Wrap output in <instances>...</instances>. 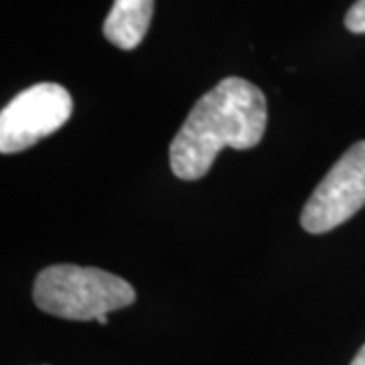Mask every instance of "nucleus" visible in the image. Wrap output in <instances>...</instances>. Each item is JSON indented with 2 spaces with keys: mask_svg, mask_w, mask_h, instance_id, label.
Returning <instances> with one entry per match:
<instances>
[{
  "mask_svg": "<svg viewBox=\"0 0 365 365\" xmlns=\"http://www.w3.org/2000/svg\"><path fill=\"white\" fill-rule=\"evenodd\" d=\"M268 124L266 96L248 79L225 78L199 98L173 138L170 169L182 181L205 177L225 146L248 150L260 143Z\"/></svg>",
  "mask_w": 365,
  "mask_h": 365,
  "instance_id": "obj_1",
  "label": "nucleus"
},
{
  "mask_svg": "<svg viewBox=\"0 0 365 365\" xmlns=\"http://www.w3.org/2000/svg\"><path fill=\"white\" fill-rule=\"evenodd\" d=\"M33 299L43 313L67 321H98L130 307L136 292L130 282L100 268L57 264L41 270Z\"/></svg>",
  "mask_w": 365,
  "mask_h": 365,
  "instance_id": "obj_2",
  "label": "nucleus"
},
{
  "mask_svg": "<svg viewBox=\"0 0 365 365\" xmlns=\"http://www.w3.org/2000/svg\"><path fill=\"white\" fill-rule=\"evenodd\" d=\"M73 112L69 91L59 83H37L21 91L0 114L2 155L21 153L57 132Z\"/></svg>",
  "mask_w": 365,
  "mask_h": 365,
  "instance_id": "obj_3",
  "label": "nucleus"
},
{
  "mask_svg": "<svg viewBox=\"0 0 365 365\" xmlns=\"http://www.w3.org/2000/svg\"><path fill=\"white\" fill-rule=\"evenodd\" d=\"M365 205V140L349 146L317 185L302 209L300 225L309 234H327Z\"/></svg>",
  "mask_w": 365,
  "mask_h": 365,
  "instance_id": "obj_4",
  "label": "nucleus"
},
{
  "mask_svg": "<svg viewBox=\"0 0 365 365\" xmlns=\"http://www.w3.org/2000/svg\"><path fill=\"white\" fill-rule=\"evenodd\" d=\"M155 13V0H114L104 21V37L130 51L143 43Z\"/></svg>",
  "mask_w": 365,
  "mask_h": 365,
  "instance_id": "obj_5",
  "label": "nucleus"
},
{
  "mask_svg": "<svg viewBox=\"0 0 365 365\" xmlns=\"http://www.w3.org/2000/svg\"><path fill=\"white\" fill-rule=\"evenodd\" d=\"M345 26L351 33H365V0H357L345 14Z\"/></svg>",
  "mask_w": 365,
  "mask_h": 365,
  "instance_id": "obj_6",
  "label": "nucleus"
},
{
  "mask_svg": "<svg viewBox=\"0 0 365 365\" xmlns=\"http://www.w3.org/2000/svg\"><path fill=\"white\" fill-rule=\"evenodd\" d=\"M351 365H365V345L359 349V351H357V355L353 357Z\"/></svg>",
  "mask_w": 365,
  "mask_h": 365,
  "instance_id": "obj_7",
  "label": "nucleus"
}]
</instances>
